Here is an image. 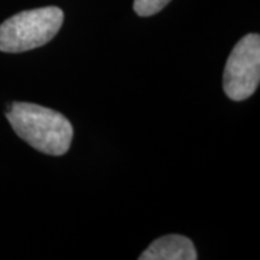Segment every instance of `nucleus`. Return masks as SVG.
I'll return each instance as SVG.
<instances>
[{"label": "nucleus", "mask_w": 260, "mask_h": 260, "mask_svg": "<svg viewBox=\"0 0 260 260\" xmlns=\"http://www.w3.org/2000/svg\"><path fill=\"white\" fill-rule=\"evenodd\" d=\"M194 243L181 234L159 237L139 256L140 260H195Z\"/></svg>", "instance_id": "4"}, {"label": "nucleus", "mask_w": 260, "mask_h": 260, "mask_svg": "<svg viewBox=\"0 0 260 260\" xmlns=\"http://www.w3.org/2000/svg\"><path fill=\"white\" fill-rule=\"evenodd\" d=\"M260 81V37L249 34L242 38L227 59L223 75L224 93L234 102L249 99Z\"/></svg>", "instance_id": "3"}, {"label": "nucleus", "mask_w": 260, "mask_h": 260, "mask_svg": "<svg viewBox=\"0 0 260 260\" xmlns=\"http://www.w3.org/2000/svg\"><path fill=\"white\" fill-rule=\"evenodd\" d=\"M6 117L20 139L47 155H64L71 146L73 126L61 113L34 103H12Z\"/></svg>", "instance_id": "1"}, {"label": "nucleus", "mask_w": 260, "mask_h": 260, "mask_svg": "<svg viewBox=\"0 0 260 260\" xmlns=\"http://www.w3.org/2000/svg\"><path fill=\"white\" fill-rule=\"evenodd\" d=\"M64 22V12L56 6L23 10L0 25V51L18 54L48 44Z\"/></svg>", "instance_id": "2"}, {"label": "nucleus", "mask_w": 260, "mask_h": 260, "mask_svg": "<svg viewBox=\"0 0 260 260\" xmlns=\"http://www.w3.org/2000/svg\"><path fill=\"white\" fill-rule=\"evenodd\" d=\"M171 0H135L133 8L139 16H152L164 9Z\"/></svg>", "instance_id": "5"}]
</instances>
